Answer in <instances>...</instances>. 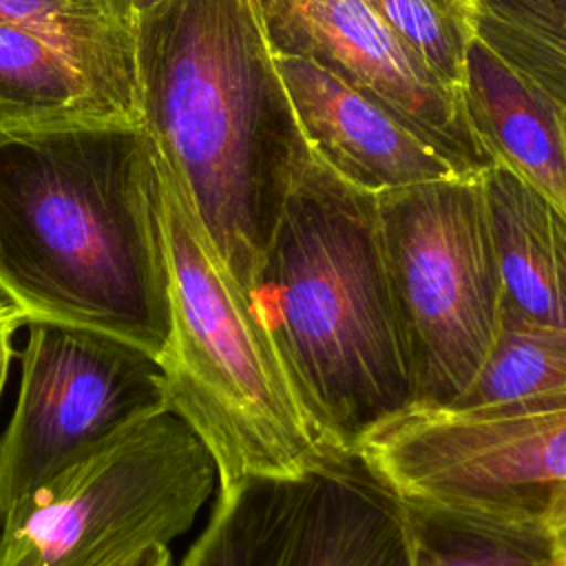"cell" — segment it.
I'll list each match as a JSON object with an SVG mask.
<instances>
[{"label": "cell", "instance_id": "cell-5", "mask_svg": "<svg viewBox=\"0 0 566 566\" xmlns=\"http://www.w3.org/2000/svg\"><path fill=\"white\" fill-rule=\"evenodd\" d=\"M376 197L416 409L442 411L475 378L502 325L482 175Z\"/></svg>", "mask_w": 566, "mask_h": 566}, {"label": "cell", "instance_id": "cell-6", "mask_svg": "<svg viewBox=\"0 0 566 566\" xmlns=\"http://www.w3.org/2000/svg\"><path fill=\"white\" fill-rule=\"evenodd\" d=\"M214 482L199 436L159 413L22 500L0 522V566H124L186 533Z\"/></svg>", "mask_w": 566, "mask_h": 566}, {"label": "cell", "instance_id": "cell-1", "mask_svg": "<svg viewBox=\"0 0 566 566\" xmlns=\"http://www.w3.org/2000/svg\"><path fill=\"white\" fill-rule=\"evenodd\" d=\"M0 298L164 356V181L144 124L0 126Z\"/></svg>", "mask_w": 566, "mask_h": 566}, {"label": "cell", "instance_id": "cell-17", "mask_svg": "<svg viewBox=\"0 0 566 566\" xmlns=\"http://www.w3.org/2000/svg\"><path fill=\"white\" fill-rule=\"evenodd\" d=\"M0 24L31 29L137 93L135 29L124 0H0Z\"/></svg>", "mask_w": 566, "mask_h": 566}, {"label": "cell", "instance_id": "cell-18", "mask_svg": "<svg viewBox=\"0 0 566 566\" xmlns=\"http://www.w3.org/2000/svg\"><path fill=\"white\" fill-rule=\"evenodd\" d=\"M473 33L555 106L566 128V0H473Z\"/></svg>", "mask_w": 566, "mask_h": 566}, {"label": "cell", "instance_id": "cell-23", "mask_svg": "<svg viewBox=\"0 0 566 566\" xmlns=\"http://www.w3.org/2000/svg\"><path fill=\"white\" fill-rule=\"evenodd\" d=\"M555 537H557V546H559V553H562V566H566V526L555 531Z\"/></svg>", "mask_w": 566, "mask_h": 566}, {"label": "cell", "instance_id": "cell-11", "mask_svg": "<svg viewBox=\"0 0 566 566\" xmlns=\"http://www.w3.org/2000/svg\"><path fill=\"white\" fill-rule=\"evenodd\" d=\"M272 55L312 155L343 181L380 195L464 177L431 144L334 73L303 57Z\"/></svg>", "mask_w": 566, "mask_h": 566}, {"label": "cell", "instance_id": "cell-15", "mask_svg": "<svg viewBox=\"0 0 566 566\" xmlns=\"http://www.w3.org/2000/svg\"><path fill=\"white\" fill-rule=\"evenodd\" d=\"M566 409V329L502 314L497 338L451 413L511 418Z\"/></svg>", "mask_w": 566, "mask_h": 566}, {"label": "cell", "instance_id": "cell-16", "mask_svg": "<svg viewBox=\"0 0 566 566\" xmlns=\"http://www.w3.org/2000/svg\"><path fill=\"white\" fill-rule=\"evenodd\" d=\"M411 566H562L555 533L402 500Z\"/></svg>", "mask_w": 566, "mask_h": 566}, {"label": "cell", "instance_id": "cell-14", "mask_svg": "<svg viewBox=\"0 0 566 566\" xmlns=\"http://www.w3.org/2000/svg\"><path fill=\"white\" fill-rule=\"evenodd\" d=\"M142 124L137 93L86 69L49 38L0 24V126Z\"/></svg>", "mask_w": 566, "mask_h": 566}, {"label": "cell", "instance_id": "cell-13", "mask_svg": "<svg viewBox=\"0 0 566 566\" xmlns=\"http://www.w3.org/2000/svg\"><path fill=\"white\" fill-rule=\"evenodd\" d=\"M482 188L502 314L566 329V214L500 164L482 172Z\"/></svg>", "mask_w": 566, "mask_h": 566}, {"label": "cell", "instance_id": "cell-8", "mask_svg": "<svg viewBox=\"0 0 566 566\" xmlns=\"http://www.w3.org/2000/svg\"><path fill=\"white\" fill-rule=\"evenodd\" d=\"M20 369L0 438V522L128 429L168 411L159 363L93 329L29 323Z\"/></svg>", "mask_w": 566, "mask_h": 566}, {"label": "cell", "instance_id": "cell-10", "mask_svg": "<svg viewBox=\"0 0 566 566\" xmlns=\"http://www.w3.org/2000/svg\"><path fill=\"white\" fill-rule=\"evenodd\" d=\"M272 53L334 73L418 137L464 177L493 166L462 95L444 86L365 0H250Z\"/></svg>", "mask_w": 566, "mask_h": 566}, {"label": "cell", "instance_id": "cell-22", "mask_svg": "<svg viewBox=\"0 0 566 566\" xmlns=\"http://www.w3.org/2000/svg\"><path fill=\"white\" fill-rule=\"evenodd\" d=\"M166 0H124V7H126V13H128V20L135 29L137 20H142L146 13H150L153 9H157L159 4H164Z\"/></svg>", "mask_w": 566, "mask_h": 566}, {"label": "cell", "instance_id": "cell-4", "mask_svg": "<svg viewBox=\"0 0 566 566\" xmlns=\"http://www.w3.org/2000/svg\"><path fill=\"white\" fill-rule=\"evenodd\" d=\"M161 181L172 329L159 367L168 411L210 451L219 491L356 455L303 402L252 298L221 265L164 166Z\"/></svg>", "mask_w": 566, "mask_h": 566}, {"label": "cell", "instance_id": "cell-21", "mask_svg": "<svg viewBox=\"0 0 566 566\" xmlns=\"http://www.w3.org/2000/svg\"><path fill=\"white\" fill-rule=\"evenodd\" d=\"M124 566H172V557L166 546H153L126 562Z\"/></svg>", "mask_w": 566, "mask_h": 566}, {"label": "cell", "instance_id": "cell-9", "mask_svg": "<svg viewBox=\"0 0 566 566\" xmlns=\"http://www.w3.org/2000/svg\"><path fill=\"white\" fill-rule=\"evenodd\" d=\"M181 566H411L402 500L358 455L219 491Z\"/></svg>", "mask_w": 566, "mask_h": 566}, {"label": "cell", "instance_id": "cell-7", "mask_svg": "<svg viewBox=\"0 0 566 566\" xmlns=\"http://www.w3.org/2000/svg\"><path fill=\"white\" fill-rule=\"evenodd\" d=\"M356 455L400 500L548 533L566 526V409L511 418L411 409Z\"/></svg>", "mask_w": 566, "mask_h": 566}, {"label": "cell", "instance_id": "cell-2", "mask_svg": "<svg viewBox=\"0 0 566 566\" xmlns=\"http://www.w3.org/2000/svg\"><path fill=\"white\" fill-rule=\"evenodd\" d=\"M137 106L164 170L250 296L312 150L250 0H166L135 24Z\"/></svg>", "mask_w": 566, "mask_h": 566}, {"label": "cell", "instance_id": "cell-19", "mask_svg": "<svg viewBox=\"0 0 566 566\" xmlns=\"http://www.w3.org/2000/svg\"><path fill=\"white\" fill-rule=\"evenodd\" d=\"M409 51L462 95L467 51L473 40V0H365Z\"/></svg>", "mask_w": 566, "mask_h": 566}, {"label": "cell", "instance_id": "cell-3", "mask_svg": "<svg viewBox=\"0 0 566 566\" xmlns=\"http://www.w3.org/2000/svg\"><path fill=\"white\" fill-rule=\"evenodd\" d=\"M250 298L303 402L343 451L416 409L374 192L312 157Z\"/></svg>", "mask_w": 566, "mask_h": 566}, {"label": "cell", "instance_id": "cell-20", "mask_svg": "<svg viewBox=\"0 0 566 566\" xmlns=\"http://www.w3.org/2000/svg\"><path fill=\"white\" fill-rule=\"evenodd\" d=\"M22 323H24L22 314H20L11 303H7L4 298H0V396H2L4 380H7L9 363H11V356H13L11 340H13L15 329H18Z\"/></svg>", "mask_w": 566, "mask_h": 566}, {"label": "cell", "instance_id": "cell-12", "mask_svg": "<svg viewBox=\"0 0 566 566\" xmlns=\"http://www.w3.org/2000/svg\"><path fill=\"white\" fill-rule=\"evenodd\" d=\"M469 122L493 164L566 214V128L555 106L473 35L462 80Z\"/></svg>", "mask_w": 566, "mask_h": 566}]
</instances>
